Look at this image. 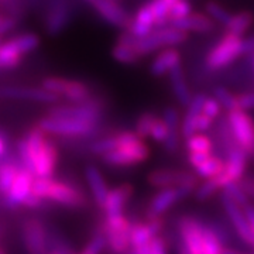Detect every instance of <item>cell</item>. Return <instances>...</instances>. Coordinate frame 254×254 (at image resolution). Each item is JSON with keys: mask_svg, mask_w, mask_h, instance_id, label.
<instances>
[{"mask_svg": "<svg viewBox=\"0 0 254 254\" xmlns=\"http://www.w3.org/2000/svg\"><path fill=\"white\" fill-rule=\"evenodd\" d=\"M28 153L33 164V174L37 178H53L58 163V148L54 143L48 141L46 133L41 128H33L26 136Z\"/></svg>", "mask_w": 254, "mask_h": 254, "instance_id": "cell-1", "label": "cell"}, {"mask_svg": "<svg viewBox=\"0 0 254 254\" xmlns=\"http://www.w3.org/2000/svg\"><path fill=\"white\" fill-rule=\"evenodd\" d=\"M188 38V34L184 33L178 28H174L173 26L167 27L155 28L153 33H150L147 37L143 38H136L134 41V48L140 57L143 58L144 55L151 54L160 48H170V47L178 46L181 43H185Z\"/></svg>", "mask_w": 254, "mask_h": 254, "instance_id": "cell-2", "label": "cell"}, {"mask_svg": "<svg viewBox=\"0 0 254 254\" xmlns=\"http://www.w3.org/2000/svg\"><path fill=\"white\" fill-rule=\"evenodd\" d=\"M131 223L123 215L118 216H105L102 223V233L106 237L108 246L115 253L125 254L130 250V232Z\"/></svg>", "mask_w": 254, "mask_h": 254, "instance_id": "cell-3", "label": "cell"}, {"mask_svg": "<svg viewBox=\"0 0 254 254\" xmlns=\"http://www.w3.org/2000/svg\"><path fill=\"white\" fill-rule=\"evenodd\" d=\"M147 181L154 188H182L192 193L199 184H198V177L188 171L182 170H174V168H160L154 170L148 174Z\"/></svg>", "mask_w": 254, "mask_h": 254, "instance_id": "cell-4", "label": "cell"}, {"mask_svg": "<svg viewBox=\"0 0 254 254\" xmlns=\"http://www.w3.org/2000/svg\"><path fill=\"white\" fill-rule=\"evenodd\" d=\"M98 125L88 122H78L71 119H57L47 116L38 122V128H41L46 134L61 137H86L95 133Z\"/></svg>", "mask_w": 254, "mask_h": 254, "instance_id": "cell-5", "label": "cell"}, {"mask_svg": "<svg viewBox=\"0 0 254 254\" xmlns=\"http://www.w3.org/2000/svg\"><path fill=\"white\" fill-rule=\"evenodd\" d=\"M41 85L46 91L54 93L58 98L64 96L72 103H83L91 99V88L82 81L66 79L60 76H48Z\"/></svg>", "mask_w": 254, "mask_h": 254, "instance_id": "cell-6", "label": "cell"}, {"mask_svg": "<svg viewBox=\"0 0 254 254\" xmlns=\"http://www.w3.org/2000/svg\"><path fill=\"white\" fill-rule=\"evenodd\" d=\"M242 44H243V38L242 37L233 36V34H227L222 40H219V43L213 47L209 54L206 55V65L208 68L216 71L222 69L227 65L237 60L242 53Z\"/></svg>", "mask_w": 254, "mask_h": 254, "instance_id": "cell-7", "label": "cell"}, {"mask_svg": "<svg viewBox=\"0 0 254 254\" xmlns=\"http://www.w3.org/2000/svg\"><path fill=\"white\" fill-rule=\"evenodd\" d=\"M51 118L71 119L78 122H88L98 125L102 116V102L98 99H89L83 103H72L65 106H55L50 109Z\"/></svg>", "mask_w": 254, "mask_h": 254, "instance_id": "cell-8", "label": "cell"}, {"mask_svg": "<svg viewBox=\"0 0 254 254\" xmlns=\"http://www.w3.org/2000/svg\"><path fill=\"white\" fill-rule=\"evenodd\" d=\"M227 122L232 133L249 157H254V120L242 109L232 110L227 113Z\"/></svg>", "mask_w": 254, "mask_h": 254, "instance_id": "cell-9", "label": "cell"}, {"mask_svg": "<svg viewBox=\"0 0 254 254\" xmlns=\"http://www.w3.org/2000/svg\"><path fill=\"white\" fill-rule=\"evenodd\" d=\"M148 157H150V148L143 140H140L133 144L115 148L113 151L103 155V161L113 167H130V165L144 163Z\"/></svg>", "mask_w": 254, "mask_h": 254, "instance_id": "cell-10", "label": "cell"}, {"mask_svg": "<svg viewBox=\"0 0 254 254\" xmlns=\"http://www.w3.org/2000/svg\"><path fill=\"white\" fill-rule=\"evenodd\" d=\"M227 158H226V165H225V170L223 173L220 174L219 177H216L220 188L223 190L225 187H227L229 184H233V182H239L246 173V167H247V158L249 155L246 154L245 150L236 145L233 147L230 151H227Z\"/></svg>", "mask_w": 254, "mask_h": 254, "instance_id": "cell-11", "label": "cell"}, {"mask_svg": "<svg viewBox=\"0 0 254 254\" xmlns=\"http://www.w3.org/2000/svg\"><path fill=\"white\" fill-rule=\"evenodd\" d=\"M203 229L196 219L192 216H182L178 220V230L182 239V246L192 254H203Z\"/></svg>", "mask_w": 254, "mask_h": 254, "instance_id": "cell-12", "label": "cell"}, {"mask_svg": "<svg viewBox=\"0 0 254 254\" xmlns=\"http://www.w3.org/2000/svg\"><path fill=\"white\" fill-rule=\"evenodd\" d=\"M23 240L28 254L48 253V235L46 226L38 219H28L23 225Z\"/></svg>", "mask_w": 254, "mask_h": 254, "instance_id": "cell-13", "label": "cell"}, {"mask_svg": "<svg viewBox=\"0 0 254 254\" xmlns=\"http://www.w3.org/2000/svg\"><path fill=\"white\" fill-rule=\"evenodd\" d=\"M222 205H223V209L226 212L227 218L230 220V223L233 225L240 239L247 245L254 246V232L250 226V223H249V220H247L243 208L239 206L232 199H229L226 195L222 196Z\"/></svg>", "mask_w": 254, "mask_h": 254, "instance_id": "cell-14", "label": "cell"}, {"mask_svg": "<svg viewBox=\"0 0 254 254\" xmlns=\"http://www.w3.org/2000/svg\"><path fill=\"white\" fill-rule=\"evenodd\" d=\"M92 4H93L95 11L99 14V17L105 20L110 26L123 28V30L130 27L131 17L116 0H95Z\"/></svg>", "mask_w": 254, "mask_h": 254, "instance_id": "cell-15", "label": "cell"}, {"mask_svg": "<svg viewBox=\"0 0 254 254\" xmlns=\"http://www.w3.org/2000/svg\"><path fill=\"white\" fill-rule=\"evenodd\" d=\"M47 199L60 203L64 206H71V208H79L86 203V199L83 193L79 192L75 187L63 181H51L50 190L47 193Z\"/></svg>", "mask_w": 254, "mask_h": 254, "instance_id": "cell-16", "label": "cell"}, {"mask_svg": "<svg viewBox=\"0 0 254 254\" xmlns=\"http://www.w3.org/2000/svg\"><path fill=\"white\" fill-rule=\"evenodd\" d=\"M0 96L6 99L27 100L37 103H55L60 99L57 95L41 88H30V86H3L0 88Z\"/></svg>", "mask_w": 254, "mask_h": 254, "instance_id": "cell-17", "label": "cell"}, {"mask_svg": "<svg viewBox=\"0 0 254 254\" xmlns=\"http://www.w3.org/2000/svg\"><path fill=\"white\" fill-rule=\"evenodd\" d=\"M190 195V192L182 190V188H164L158 190L150 200L148 205V216L150 218H161L168 209L177 205L180 200Z\"/></svg>", "mask_w": 254, "mask_h": 254, "instance_id": "cell-18", "label": "cell"}, {"mask_svg": "<svg viewBox=\"0 0 254 254\" xmlns=\"http://www.w3.org/2000/svg\"><path fill=\"white\" fill-rule=\"evenodd\" d=\"M34 174L28 171L26 168H20L17 173V177L13 182L10 190L6 193V205L9 208H16L24 203L27 196L31 193L33 182H34Z\"/></svg>", "mask_w": 254, "mask_h": 254, "instance_id": "cell-19", "label": "cell"}, {"mask_svg": "<svg viewBox=\"0 0 254 254\" xmlns=\"http://www.w3.org/2000/svg\"><path fill=\"white\" fill-rule=\"evenodd\" d=\"M71 17H72V13H71L69 4L65 0H55L47 11L46 21H44L47 33L51 36L60 34L69 24Z\"/></svg>", "mask_w": 254, "mask_h": 254, "instance_id": "cell-20", "label": "cell"}, {"mask_svg": "<svg viewBox=\"0 0 254 254\" xmlns=\"http://www.w3.org/2000/svg\"><path fill=\"white\" fill-rule=\"evenodd\" d=\"M133 187L130 184H122L116 188L109 190L108 198L105 200L103 205V212L105 216H118L123 215V209L126 206V203L133 196Z\"/></svg>", "mask_w": 254, "mask_h": 254, "instance_id": "cell-21", "label": "cell"}, {"mask_svg": "<svg viewBox=\"0 0 254 254\" xmlns=\"http://www.w3.org/2000/svg\"><path fill=\"white\" fill-rule=\"evenodd\" d=\"M136 38L137 37L133 36L128 30H125L120 34L118 43L112 48V55L118 63L125 64V65H133L140 61L141 57L134 48Z\"/></svg>", "mask_w": 254, "mask_h": 254, "instance_id": "cell-22", "label": "cell"}, {"mask_svg": "<svg viewBox=\"0 0 254 254\" xmlns=\"http://www.w3.org/2000/svg\"><path fill=\"white\" fill-rule=\"evenodd\" d=\"M206 96L203 93H199L196 96H193V99L190 100V103L187 106L185 116L181 122V134L185 138H190L193 134H196L198 128V119L203 112V103H205Z\"/></svg>", "mask_w": 254, "mask_h": 254, "instance_id": "cell-23", "label": "cell"}, {"mask_svg": "<svg viewBox=\"0 0 254 254\" xmlns=\"http://www.w3.org/2000/svg\"><path fill=\"white\" fill-rule=\"evenodd\" d=\"M85 178H86V182L89 185V190L92 192V196H93L95 203L102 209L110 190L108 182L103 178L99 168L95 167V165H88L85 168Z\"/></svg>", "mask_w": 254, "mask_h": 254, "instance_id": "cell-24", "label": "cell"}, {"mask_svg": "<svg viewBox=\"0 0 254 254\" xmlns=\"http://www.w3.org/2000/svg\"><path fill=\"white\" fill-rule=\"evenodd\" d=\"M178 65H181V54L174 47H170L155 55L150 65V71L154 76H163L165 73L171 72Z\"/></svg>", "mask_w": 254, "mask_h": 254, "instance_id": "cell-25", "label": "cell"}, {"mask_svg": "<svg viewBox=\"0 0 254 254\" xmlns=\"http://www.w3.org/2000/svg\"><path fill=\"white\" fill-rule=\"evenodd\" d=\"M170 26L178 28L188 34V31H196V33H210L215 28V21L203 13H190L188 17L174 21Z\"/></svg>", "mask_w": 254, "mask_h": 254, "instance_id": "cell-26", "label": "cell"}, {"mask_svg": "<svg viewBox=\"0 0 254 254\" xmlns=\"http://www.w3.org/2000/svg\"><path fill=\"white\" fill-rule=\"evenodd\" d=\"M170 81H171L173 92L177 100L181 103L182 106H188L190 100L193 99V96H192V92L188 86V82L185 79L181 65H178L177 68H174L170 72Z\"/></svg>", "mask_w": 254, "mask_h": 254, "instance_id": "cell-27", "label": "cell"}, {"mask_svg": "<svg viewBox=\"0 0 254 254\" xmlns=\"http://www.w3.org/2000/svg\"><path fill=\"white\" fill-rule=\"evenodd\" d=\"M24 58V55L18 51L13 40H6L4 43H0V68L3 69H13L17 68Z\"/></svg>", "mask_w": 254, "mask_h": 254, "instance_id": "cell-28", "label": "cell"}, {"mask_svg": "<svg viewBox=\"0 0 254 254\" xmlns=\"http://www.w3.org/2000/svg\"><path fill=\"white\" fill-rule=\"evenodd\" d=\"M178 0H150L147 4L155 18V27H167L170 24V13Z\"/></svg>", "mask_w": 254, "mask_h": 254, "instance_id": "cell-29", "label": "cell"}, {"mask_svg": "<svg viewBox=\"0 0 254 254\" xmlns=\"http://www.w3.org/2000/svg\"><path fill=\"white\" fill-rule=\"evenodd\" d=\"M254 16L252 11H240L237 14H233L230 21L227 23L226 33L227 34H233V36L242 37L246 31L250 28L253 24Z\"/></svg>", "mask_w": 254, "mask_h": 254, "instance_id": "cell-30", "label": "cell"}, {"mask_svg": "<svg viewBox=\"0 0 254 254\" xmlns=\"http://www.w3.org/2000/svg\"><path fill=\"white\" fill-rule=\"evenodd\" d=\"M226 163L216 155H210L205 163L199 165L198 168H195L196 177L203 178V180H210V178H216L220 174L223 173Z\"/></svg>", "mask_w": 254, "mask_h": 254, "instance_id": "cell-31", "label": "cell"}, {"mask_svg": "<svg viewBox=\"0 0 254 254\" xmlns=\"http://www.w3.org/2000/svg\"><path fill=\"white\" fill-rule=\"evenodd\" d=\"M11 40L23 55H27L37 50L40 46V41H41L36 33H23V34L11 37Z\"/></svg>", "mask_w": 254, "mask_h": 254, "instance_id": "cell-32", "label": "cell"}, {"mask_svg": "<svg viewBox=\"0 0 254 254\" xmlns=\"http://www.w3.org/2000/svg\"><path fill=\"white\" fill-rule=\"evenodd\" d=\"M187 148L188 153H212L213 143L210 137L205 134H193L190 138H187Z\"/></svg>", "mask_w": 254, "mask_h": 254, "instance_id": "cell-33", "label": "cell"}, {"mask_svg": "<svg viewBox=\"0 0 254 254\" xmlns=\"http://www.w3.org/2000/svg\"><path fill=\"white\" fill-rule=\"evenodd\" d=\"M20 168H17L14 164L4 163L0 165V190L6 195L11 188L13 182L17 177Z\"/></svg>", "mask_w": 254, "mask_h": 254, "instance_id": "cell-34", "label": "cell"}, {"mask_svg": "<svg viewBox=\"0 0 254 254\" xmlns=\"http://www.w3.org/2000/svg\"><path fill=\"white\" fill-rule=\"evenodd\" d=\"M206 14L212 18L213 21H216L219 24L226 27L227 23L230 21V18L233 14H230L220 3L218 1H208L206 3Z\"/></svg>", "mask_w": 254, "mask_h": 254, "instance_id": "cell-35", "label": "cell"}, {"mask_svg": "<svg viewBox=\"0 0 254 254\" xmlns=\"http://www.w3.org/2000/svg\"><path fill=\"white\" fill-rule=\"evenodd\" d=\"M157 119H158V116L154 115V113H151V112H145L143 115H140L136 122V130H134V133L140 138H143V140L147 138V137H150L151 127H153V125H154V122Z\"/></svg>", "mask_w": 254, "mask_h": 254, "instance_id": "cell-36", "label": "cell"}, {"mask_svg": "<svg viewBox=\"0 0 254 254\" xmlns=\"http://www.w3.org/2000/svg\"><path fill=\"white\" fill-rule=\"evenodd\" d=\"M213 96H215V99L219 102V105H220L223 109L227 110V113L232 112V110L239 109V106H237V96L236 95H233L230 91H227L226 88H222V86L215 88Z\"/></svg>", "mask_w": 254, "mask_h": 254, "instance_id": "cell-37", "label": "cell"}, {"mask_svg": "<svg viewBox=\"0 0 254 254\" xmlns=\"http://www.w3.org/2000/svg\"><path fill=\"white\" fill-rule=\"evenodd\" d=\"M223 195H226L229 199H232L242 208L249 205V195L240 187L239 182H233V184H229L227 187H225L223 188Z\"/></svg>", "mask_w": 254, "mask_h": 254, "instance_id": "cell-38", "label": "cell"}, {"mask_svg": "<svg viewBox=\"0 0 254 254\" xmlns=\"http://www.w3.org/2000/svg\"><path fill=\"white\" fill-rule=\"evenodd\" d=\"M118 147L116 144V138H115V134L113 136H106L102 137L99 140L93 141L91 144V153L96 155H106L110 151H113L115 148Z\"/></svg>", "mask_w": 254, "mask_h": 254, "instance_id": "cell-39", "label": "cell"}, {"mask_svg": "<svg viewBox=\"0 0 254 254\" xmlns=\"http://www.w3.org/2000/svg\"><path fill=\"white\" fill-rule=\"evenodd\" d=\"M106 245H108L106 237H105V235L100 230L98 233H95L91 240L88 242V245L85 246L81 252L76 254H100L103 252V249L106 247Z\"/></svg>", "mask_w": 254, "mask_h": 254, "instance_id": "cell-40", "label": "cell"}, {"mask_svg": "<svg viewBox=\"0 0 254 254\" xmlns=\"http://www.w3.org/2000/svg\"><path fill=\"white\" fill-rule=\"evenodd\" d=\"M164 123L168 127L170 133H181V116L175 108H167L163 113ZM168 133V134H170Z\"/></svg>", "mask_w": 254, "mask_h": 254, "instance_id": "cell-41", "label": "cell"}, {"mask_svg": "<svg viewBox=\"0 0 254 254\" xmlns=\"http://www.w3.org/2000/svg\"><path fill=\"white\" fill-rule=\"evenodd\" d=\"M220 190V185L216 178H210V180H205L203 184H200L199 187L195 190V196L198 200H206L210 196L215 195V192Z\"/></svg>", "mask_w": 254, "mask_h": 254, "instance_id": "cell-42", "label": "cell"}, {"mask_svg": "<svg viewBox=\"0 0 254 254\" xmlns=\"http://www.w3.org/2000/svg\"><path fill=\"white\" fill-rule=\"evenodd\" d=\"M190 9H192V6H190V0H178L174 4L171 13H170V24L174 23V21H178V20L188 17L190 14Z\"/></svg>", "mask_w": 254, "mask_h": 254, "instance_id": "cell-43", "label": "cell"}, {"mask_svg": "<svg viewBox=\"0 0 254 254\" xmlns=\"http://www.w3.org/2000/svg\"><path fill=\"white\" fill-rule=\"evenodd\" d=\"M168 127L167 125L164 123L163 119H157L154 122V125L151 127V133H150V137L157 141V143H164L165 140H167V137H168Z\"/></svg>", "mask_w": 254, "mask_h": 254, "instance_id": "cell-44", "label": "cell"}, {"mask_svg": "<svg viewBox=\"0 0 254 254\" xmlns=\"http://www.w3.org/2000/svg\"><path fill=\"white\" fill-rule=\"evenodd\" d=\"M53 178H34L33 182V188H31V193L38 196L40 199H47V193L50 190V185H51Z\"/></svg>", "mask_w": 254, "mask_h": 254, "instance_id": "cell-45", "label": "cell"}, {"mask_svg": "<svg viewBox=\"0 0 254 254\" xmlns=\"http://www.w3.org/2000/svg\"><path fill=\"white\" fill-rule=\"evenodd\" d=\"M220 109H222V106L219 105V102L215 98H206L205 103H203V112L202 113L215 120L220 115Z\"/></svg>", "mask_w": 254, "mask_h": 254, "instance_id": "cell-46", "label": "cell"}, {"mask_svg": "<svg viewBox=\"0 0 254 254\" xmlns=\"http://www.w3.org/2000/svg\"><path fill=\"white\" fill-rule=\"evenodd\" d=\"M237 106L245 112L254 110V92H245L237 95Z\"/></svg>", "mask_w": 254, "mask_h": 254, "instance_id": "cell-47", "label": "cell"}, {"mask_svg": "<svg viewBox=\"0 0 254 254\" xmlns=\"http://www.w3.org/2000/svg\"><path fill=\"white\" fill-rule=\"evenodd\" d=\"M150 254H167V246L163 237L157 236L150 245Z\"/></svg>", "mask_w": 254, "mask_h": 254, "instance_id": "cell-48", "label": "cell"}, {"mask_svg": "<svg viewBox=\"0 0 254 254\" xmlns=\"http://www.w3.org/2000/svg\"><path fill=\"white\" fill-rule=\"evenodd\" d=\"M210 153H190L188 155V160H190V164L193 167V168H198L199 165L205 163L210 157Z\"/></svg>", "mask_w": 254, "mask_h": 254, "instance_id": "cell-49", "label": "cell"}, {"mask_svg": "<svg viewBox=\"0 0 254 254\" xmlns=\"http://www.w3.org/2000/svg\"><path fill=\"white\" fill-rule=\"evenodd\" d=\"M239 184H240V187L245 190V192L249 196L254 198V177H243L239 181Z\"/></svg>", "mask_w": 254, "mask_h": 254, "instance_id": "cell-50", "label": "cell"}, {"mask_svg": "<svg viewBox=\"0 0 254 254\" xmlns=\"http://www.w3.org/2000/svg\"><path fill=\"white\" fill-rule=\"evenodd\" d=\"M213 125V119L208 118L206 115H200L199 119H198V125H196V128H198V131L200 133H203V131H208L209 128L212 127Z\"/></svg>", "mask_w": 254, "mask_h": 254, "instance_id": "cell-51", "label": "cell"}, {"mask_svg": "<svg viewBox=\"0 0 254 254\" xmlns=\"http://www.w3.org/2000/svg\"><path fill=\"white\" fill-rule=\"evenodd\" d=\"M41 203H43V199H40L38 196L36 195H33V193H30L27 196V199L24 200V206L26 208H30V209H38L41 206Z\"/></svg>", "mask_w": 254, "mask_h": 254, "instance_id": "cell-52", "label": "cell"}, {"mask_svg": "<svg viewBox=\"0 0 254 254\" xmlns=\"http://www.w3.org/2000/svg\"><path fill=\"white\" fill-rule=\"evenodd\" d=\"M242 53H243V55L254 54V37H252V38H243Z\"/></svg>", "mask_w": 254, "mask_h": 254, "instance_id": "cell-53", "label": "cell"}, {"mask_svg": "<svg viewBox=\"0 0 254 254\" xmlns=\"http://www.w3.org/2000/svg\"><path fill=\"white\" fill-rule=\"evenodd\" d=\"M243 210H245L246 216H247V220H249V223H250V226H252V229H253V232H254V206L249 203L247 206L243 208Z\"/></svg>", "mask_w": 254, "mask_h": 254, "instance_id": "cell-54", "label": "cell"}, {"mask_svg": "<svg viewBox=\"0 0 254 254\" xmlns=\"http://www.w3.org/2000/svg\"><path fill=\"white\" fill-rule=\"evenodd\" d=\"M4 151H6V140L0 136V157L4 154Z\"/></svg>", "mask_w": 254, "mask_h": 254, "instance_id": "cell-55", "label": "cell"}, {"mask_svg": "<svg viewBox=\"0 0 254 254\" xmlns=\"http://www.w3.org/2000/svg\"><path fill=\"white\" fill-rule=\"evenodd\" d=\"M223 254H249V253L237 252V250H233V249H225V250H223Z\"/></svg>", "mask_w": 254, "mask_h": 254, "instance_id": "cell-56", "label": "cell"}, {"mask_svg": "<svg viewBox=\"0 0 254 254\" xmlns=\"http://www.w3.org/2000/svg\"><path fill=\"white\" fill-rule=\"evenodd\" d=\"M178 254H192L188 252V249L187 247H184V246H180L178 247Z\"/></svg>", "mask_w": 254, "mask_h": 254, "instance_id": "cell-57", "label": "cell"}, {"mask_svg": "<svg viewBox=\"0 0 254 254\" xmlns=\"http://www.w3.org/2000/svg\"><path fill=\"white\" fill-rule=\"evenodd\" d=\"M50 254H60V253H57V252H53V250H51V252H50Z\"/></svg>", "mask_w": 254, "mask_h": 254, "instance_id": "cell-58", "label": "cell"}, {"mask_svg": "<svg viewBox=\"0 0 254 254\" xmlns=\"http://www.w3.org/2000/svg\"><path fill=\"white\" fill-rule=\"evenodd\" d=\"M86 1H89V3H93V1H95V0H86Z\"/></svg>", "mask_w": 254, "mask_h": 254, "instance_id": "cell-59", "label": "cell"}, {"mask_svg": "<svg viewBox=\"0 0 254 254\" xmlns=\"http://www.w3.org/2000/svg\"><path fill=\"white\" fill-rule=\"evenodd\" d=\"M0 254H4V252H3V250H1V249H0Z\"/></svg>", "mask_w": 254, "mask_h": 254, "instance_id": "cell-60", "label": "cell"}]
</instances>
